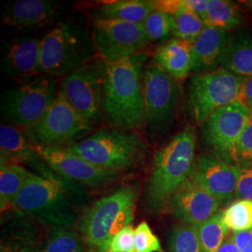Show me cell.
<instances>
[{
  "instance_id": "9",
  "label": "cell",
  "mask_w": 252,
  "mask_h": 252,
  "mask_svg": "<svg viewBox=\"0 0 252 252\" xmlns=\"http://www.w3.org/2000/svg\"><path fill=\"white\" fill-rule=\"evenodd\" d=\"M92 129V124L81 115L59 92L53 105L35 126L26 129L34 145L61 147L81 137Z\"/></svg>"
},
{
  "instance_id": "32",
  "label": "cell",
  "mask_w": 252,
  "mask_h": 252,
  "mask_svg": "<svg viewBox=\"0 0 252 252\" xmlns=\"http://www.w3.org/2000/svg\"><path fill=\"white\" fill-rule=\"evenodd\" d=\"M135 252H163L162 246L147 222L135 229Z\"/></svg>"
},
{
  "instance_id": "24",
  "label": "cell",
  "mask_w": 252,
  "mask_h": 252,
  "mask_svg": "<svg viewBox=\"0 0 252 252\" xmlns=\"http://www.w3.org/2000/svg\"><path fill=\"white\" fill-rule=\"evenodd\" d=\"M33 176V173L19 163L1 162L0 203L2 211L8 207H14L20 191Z\"/></svg>"
},
{
  "instance_id": "15",
  "label": "cell",
  "mask_w": 252,
  "mask_h": 252,
  "mask_svg": "<svg viewBox=\"0 0 252 252\" xmlns=\"http://www.w3.org/2000/svg\"><path fill=\"white\" fill-rule=\"evenodd\" d=\"M193 177L199 184L219 202L220 206L234 198L239 168L210 154L201 156L194 165Z\"/></svg>"
},
{
  "instance_id": "36",
  "label": "cell",
  "mask_w": 252,
  "mask_h": 252,
  "mask_svg": "<svg viewBox=\"0 0 252 252\" xmlns=\"http://www.w3.org/2000/svg\"><path fill=\"white\" fill-rule=\"evenodd\" d=\"M233 236L239 252H252V230L233 233Z\"/></svg>"
},
{
  "instance_id": "17",
  "label": "cell",
  "mask_w": 252,
  "mask_h": 252,
  "mask_svg": "<svg viewBox=\"0 0 252 252\" xmlns=\"http://www.w3.org/2000/svg\"><path fill=\"white\" fill-rule=\"evenodd\" d=\"M58 4L48 0H17L3 12L2 23L18 29L42 27L51 23Z\"/></svg>"
},
{
  "instance_id": "30",
  "label": "cell",
  "mask_w": 252,
  "mask_h": 252,
  "mask_svg": "<svg viewBox=\"0 0 252 252\" xmlns=\"http://www.w3.org/2000/svg\"><path fill=\"white\" fill-rule=\"evenodd\" d=\"M149 41H163L174 34V17L160 9H154L142 23Z\"/></svg>"
},
{
  "instance_id": "28",
  "label": "cell",
  "mask_w": 252,
  "mask_h": 252,
  "mask_svg": "<svg viewBox=\"0 0 252 252\" xmlns=\"http://www.w3.org/2000/svg\"><path fill=\"white\" fill-rule=\"evenodd\" d=\"M222 221L233 233L252 230V201L236 200L222 211Z\"/></svg>"
},
{
  "instance_id": "35",
  "label": "cell",
  "mask_w": 252,
  "mask_h": 252,
  "mask_svg": "<svg viewBox=\"0 0 252 252\" xmlns=\"http://www.w3.org/2000/svg\"><path fill=\"white\" fill-rule=\"evenodd\" d=\"M234 160H236L241 164L252 163V121L239 140Z\"/></svg>"
},
{
  "instance_id": "38",
  "label": "cell",
  "mask_w": 252,
  "mask_h": 252,
  "mask_svg": "<svg viewBox=\"0 0 252 252\" xmlns=\"http://www.w3.org/2000/svg\"><path fill=\"white\" fill-rule=\"evenodd\" d=\"M241 102L249 108L252 107V77L244 79L243 88L241 94Z\"/></svg>"
},
{
  "instance_id": "5",
  "label": "cell",
  "mask_w": 252,
  "mask_h": 252,
  "mask_svg": "<svg viewBox=\"0 0 252 252\" xmlns=\"http://www.w3.org/2000/svg\"><path fill=\"white\" fill-rule=\"evenodd\" d=\"M63 148L99 168L118 172L139 162L147 144L134 132L121 128H103L85 139Z\"/></svg>"
},
{
  "instance_id": "41",
  "label": "cell",
  "mask_w": 252,
  "mask_h": 252,
  "mask_svg": "<svg viewBox=\"0 0 252 252\" xmlns=\"http://www.w3.org/2000/svg\"><path fill=\"white\" fill-rule=\"evenodd\" d=\"M250 109H251V111H252V108H250Z\"/></svg>"
},
{
  "instance_id": "27",
  "label": "cell",
  "mask_w": 252,
  "mask_h": 252,
  "mask_svg": "<svg viewBox=\"0 0 252 252\" xmlns=\"http://www.w3.org/2000/svg\"><path fill=\"white\" fill-rule=\"evenodd\" d=\"M197 229L203 252H216L229 233V229L222 221V211L220 210L199 225Z\"/></svg>"
},
{
  "instance_id": "3",
  "label": "cell",
  "mask_w": 252,
  "mask_h": 252,
  "mask_svg": "<svg viewBox=\"0 0 252 252\" xmlns=\"http://www.w3.org/2000/svg\"><path fill=\"white\" fill-rule=\"evenodd\" d=\"M196 134L192 126L182 130L154 155L145 199L153 211H161L194 169Z\"/></svg>"
},
{
  "instance_id": "34",
  "label": "cell",
  "mask_w": 252,
  "mask_h": 252,
  "mask_svg": "<svg viewBox=\"0 0 252 252\" xmlns=\"http://www.w3.org/2000/svg\"><path fill=\"white\" fill-rule=\"evenodd\" d=\"M235 197L238 200L252 201V163L241 164Z\"/></svg>"
},
{
  "instance_id": "10",
  "label": "cell",
  "mask_w": 252,
  "mask_h": 252,
  "mask_svg": "<svg viewBox=\"0 0 252 252\" xmlns=\"http://www.w3.org/2000/svg\"><path fill=\"white\" fill-rule=\"evenodd\" d=\"M146 123L153 134H159L171 123L179 100V86L161 66L153 63L142 77Z\"/></svg>"
},
{
  "instance_id": "12",
  "label": "cell",
  "mask_w": 252,
  "mask_h": 252,
  "mask_svg": "<svg viewBox=\"0 0 252 252\" xmlns=\"http://www.w3.org/2000/svg\"><path fill=\"white\" fill-rule=\"evenodd\" d=\"M149 41L142 24L112 19L96 18L94 45L105 61L140 54Z\"/></svg>"
},
{
  "instance_id": "33",
  "label": "cell",
  "mask_w": 252,
  "mask_h": 252,
  "mask_svg": "<svg viewBox=\"0 0 252 252\" xmlns=\"http://www.w3.org/2000/svg\"><path fill=\"white\" fill-rule=\"evenodd\" d=\"M103 252H135V229L129 225L120 231L109 242Z\"/></svg>"
},
{
  "instance_id": "40",
  "label": "cell",
  "mask_w": 252,
  "mask_h": 252,
  "mask_svg": "<svg viewBox=\"0 0 252 252\" xmlns=\"http://www.w3.org/2000/svg\"><path fill=\"white\" fill-rule=\"evenodd\" d=\"M33 252V250L31 249V248H28V247H27V248H24L23 250H21L20 252Z\"/></svg>"
},
{
  "instance_id": "8",
  "label": "cell",
  "mask_w": 252,
  "mask_h": 252,
  "mask_svg": "<svg viewBox=\"0 0 252 252\" xmlns=\"http://www.w3.org/2000/svg\"><path fill=\"white\" fill-rule=\"evenodd\" d=\"M55 89L54 77L46 75L10 89L2 102L4 117L17 127L35 126L56 99Z\"/></svg>"
},
{
  "instance_id": "22",
  "label": "cell",
  "mask_w": 252,
  "mask_h": 252,
  "mask_svg": "<svg viewBox=\"0 0 252 252\" xmlns=\"http://www.w3.org/2000/svg\"><path fill=\"white\" fill-rule=\"evenodd\" d=\"M221 66L242 79L252 77V36H234L228 39Z\"/></svg>"
},
{
  "instance_id": "26",
  "label": "cell",
  "mask_w": 252,
  "mask_h": 252,
  "mask_svg": "<svg viewBox=\"0 0 252 252\" xmlns=\"http://www.w3.org/2000/svg\"><path fill=\"white\" fill-rule=\"evenodd\" d=\"M174 17V36L177 38L187 40L191 43L198 37L206 27L204 20L197 14L189 10L180 0L179 9L173 15Z\"/></svg>"
},
{
  "instance_id": "6",
  "label": "cell",
  "mask_w": 252,
  "mask_h": 252,
  "mask_svg": "<svg viewBox=\"0 0 252 252\" xmlns=\"http://www.w3.org/2000/svg\"><path fill=\"white\" fill-rule=\"evenodd\" d=\"M89 48L85 35L67 24H60L40 40L39 72L46 76L68 75L85 64Z\"/></svg>"
},
{
  "instance_id": "2",
  "label": "cell",
  "mask_w": 252,
  "mask_h": 252,
  "mask_svg": "<svg viewBox=\"0 0 252 252\" xmlns=\"http://www.w3.org/2000/svg\"><path fill=\"white\" fill-rule=\"evenodd\" d=\"M143 53L105 61L103 108L121 129L132 130L146 123L142 87Z\"/></svg>"
},
{
  "instance_id": "23",
  "label": "cell",
  "mask_w": 252,
  "mask_h": 252,
  "mask_svg": "<svg viewBox=\"0 0 252 252\" xmlns=\"http://www.w3.org/2000/svg\"><path fill=\"white\" fill-rule=\"evenodd\" d=\"M154 9H156V1L118 0L102 5L98 9V18L142 24Z\"/></svg>"
},
{
  "instance_id": "11",
  "label": "cell",
  "mask_w": 252,
  "mask_h": 252,
  "mask_svg": "<svg viewBox=\"0 0 252 252\" xmlns=\"http://www.w3.org/2000/svg\"><path fill=\"white\" fill-rule=\"evenodd\" d=\"M105 60L85 63L63 78L60 93L81 115L93 125L103 108Z\"/></svg>"
},
{
  "instance_id": "14",
  "label": "cell",
  "mask_w": 252,
  "mask_h": 252,
  "mask_svg": "<svg viewBox=\"0 0 252 252\" xmlns=\"http://www.w3.org/2000/svg\"><path fill=\"white\" fill-rule=\"evenodd\" d=\"M35 149L48 167L65 180L81 185L98 187L117 178L118 172L99 168L63 147L35 145Z\"/></svg>"
},
{
  "instance_id": "16",
  "label": "cell",
  "mask_w": 252,
  "mask_h": 252,
  "mask_svg": "<svg viewBox=\"0 0 252 252\" xmlns=\"http://www.w3.org/2000/svg\"><path fill=\"white\" fill-rule=\"evenodd\" d=\"M169 205L172 212L182 223L201 225L219 211L220 204L204 189L193 175L173 195Z\"/></svg>"
},
{
  "instance_id": "7",
  "label": "cell",
  "mask_w": 252,
  "mask_h": 252,
  "mask_svg": "<svg viewBox=\"0 0 252 252\" xmlns=\"http://www.w3.org/2000/svg\"><path fill=\"white\" fill-rule=\"evenodd\" d=\"M244 79L224 68L199 73L192 77L189 88V104L198 124L220 108L240 101Z\"/></svg>"
},
{
  "instance_id": "20",
  "label": "cell",
  "mask_w": 252,
  "mask_h": 252,
  "mask_svg": "<svg viewBox=\"0 0 252 252\" xmlns=\"http://www.w3.org/2000/svg\"><path fill=\"white\" fill-rule=\"evenodd\" d=\"M154 61L174 79H185L191 71L192 43L177 37L169 39L156 50Z\"/></svg>"
},
{
  "instance_id": "13",
  "label": "cell",
  "mask_w": 252,
  "mask_h": 252,
  "mask_svg": "<svg viewBox=\"0 0 252 252\" xmlns=\"http://www.w3.org/2000/svg\"><path fill=\"white\" fill-rule=\"evenodd\" d=\"M252 121V113L243 102L234 103L214 112L204 124L207 143L225 159L234 154L245 130Z\"/></svg>"
},
{
  "instance_id": "1",
  "label": "cell",
  "mask_w": 252,
  "mask_h": 252,
  "mask_svg": "<svg viewBox=\"0 0 252 252\" xmlns=\"http://www.w3.org/2000/svg\"><path fill=\"white\" fill-rule=\"evenodd\" d=\"M87 202L83 185L59 176L35 175L20 191L14 207L46 224L68 228Z\"/></svg>"
},
{
  "instance_id": "4",
  "label": "cell",
  "mask_w": 252,
  "mask_h": 252,
  "mask_svg": "<svg viewBox=\"0 0 252 252\" xmlns=\"http://www.w3.org/2000/svg\"><path fill=\"white\" fill-rule=\"evenodd\" d=\"M137 194L136 186H126L99 199L85 210L79 228L83 241L93 252H104L120 231L132 225Z\"/></svg>"
},
{
  "instance_id": "18",
  "label": "cell",
  "mask_w": 252,
  "mask_h": 252,
  "mask_svg": "<svg viewBox=\"0 0 252 252\" xmlns=\"http://www.w3.org/2000/svg\"><path fill=\"white\" fill-rule=\"evenodd\" d=\"M227 40V32L206 26L192 43L191 70L198 74L216 70L221 64Z\"/></svg>"
},
{
  "instance_id": "37",
  "label": "cell",
  "mask_w": 252,
  "mask_h": 252,
  "mask_svg": "<svg viewBox=\"0 0 252 252\" xmlns=\"http://www.w3.org/2000/svg\"><path fill=\"white\" fill-rule=\"evenodd\" d=\"M209 0H183V4L205 21Z\"/></svg>"
},
{
  "instance_id": "25",
  "label": "cell",
  "mask_w": 252,
  "mask_h": 252,
  "mask_svg": "<svg viewBox=\"0 0 252 252\" xmlns=\"http://www.w3.org/2000/svg\"><path fill=\"white\" fill-rule=\"evenodd\" d=\"M243 14L232 1L209 0L205 25L223 31L232 30L243 23Z\"/></svg>"
},
{
  "instance_id": "39",
  "label": "cell",
  "mask_w": 252,
  "mask_h": 252,
  "mask_svg": "<svg viewBox=\"0 0 252 252\" xmlns=\"http://www.w3.org/2000/svg\"><path fill=\"white\" fill-rule=\"evenodd\" d=\"M216 252H239L238 247L234 241L233 234L230 236H227L224 242L218 249Z\"/></svg>"
},
{
  "instance_id": "29",
  "label": "cell",
  "mask_w": 252,
  "mask_h": 252,
  "mask_svg": "<svg viewBox=\"0 0 252 252\" xmlns=\"http://www.w3.org/2000/svg\"><path fill=\"white\" fill-rule=\"evenodd\" d=\"M168 252H203L197 226H176L169 236Z\"/></svg>"
},
{
  "instance_id": "31",
  "label": "cell",
  "mask_w": 252,
  "mask_h": 252,
  "mask_svg": "<svg viewBox=\"0 0 252 252\" xmlns=\"http://www.w3.org/2000/svg\"><path fill=\"white\" fill-rule=\"evenodd\" d=\"M43 252H85L80 235L68 228H55Z\"/></svg>"
},
{
  "instance_id": "19",
  "label": "cell",
  "mask_w": 252,
  "mask_h": 252,
  "mask_svg": "<svg viewBox=\"0 0 252 252\" xmlns=\"http://www.w3.org/2000/svg\"><path fill=\"white\" fill-rule=\"evenodd\" d=\"M0 150L1 161H9L12 163L24 162L40 168V161L43 160L36 153L35 145L19 127L9 125L0 126Z\"/></svg>"
},
{
  "instance_id": "21",
  "label": "cell",
  "mask_w": 252,
  "mask_h": 252,
  "mask_svg": "<svg viewBox=\"0 0 252 252\" xmlns=\"http://www.w3.org/2000/svg\"><path fill=\"white\" fill-rule=\"evenodd\" d=\"M5 62L9 71L18 78L36 77L40 74V41L34 37L14 40L9 47Z\"/></svg>"
}]
</instances>
